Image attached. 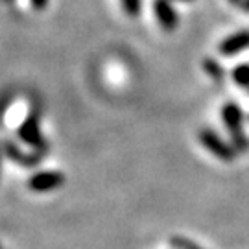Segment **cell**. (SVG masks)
<instances>
[{
	"label": "cell",
	"instance_id": "6da1fadb",
	"mask_svg": "<svg viewBox=\"0 0 249 249\" xmlns=\"http://www.w3.org/2000/svg\"><path fill=\"white\" fill-rule=\"evenodd\" d=\"M220 116L222 122L225 124L227 131H229V142L238 153H246L249 151V139L244 133V111L238 104L234 102H227L225 106L220 109Z\"/></svg>",
	"mask_w": 249,
	"mask_h": 249
},
{
	"label": "cell",
	"instance_id": "7a4b0ae2",
	"mask_svg": "<svg viewBox=\"0 0 249 249\" xmlns=\"http://www.w3.org/2000/svg\"><path fill=\"white\" fill-rule=\"evenodd\" d=\"M197 139H199V142L205 150L211 151L214 157L220 159L222 162H232L238 155V151L232 148V144L223 141L222 137L211 127H201L199 133H197Z\"/></svg>",
	"mask_w": 249,
	"mask_h": 249
},
{
	"label": "cell",
	"instance_id": "3957f363",
	"mask_svg": "<svg viewBox=\"0 0 249 249\" xmlns=\"http://www.w3.org/2000/svg\"><path fill=\"white\" fill-rule=\"evenodd\" d=\"M17 133L18 139L34 150H45V146H48V144H45V139L41 133V125H39V116L36 113H30L26 116V120L20 124Z\"/></svg>",
	"mask_w": 249,
	"mask_h": 249
},
{
	"label": "cell",
	"instance_id": "277c9868",
	"mask_svg": "<svg viewBox=\"0 0 249 249\" xmlns=\"http://www.w3.org/2000/svg\"><path fill=\"white\" fill-rule=\"evenodd\" d=\"M65 185V176L61 172L55 170H46V172H37L32 178L28 179V188L32 192L43 194V192H50L53 188Z\"/></svg>",
	"mask_w": 249,
	"mask_h": 249
},
{
	"label": "cell",
	"instance_id": "5b68a950",
	"mask_svg": "<svg viewBox=\"0 0 249 249\" xmlns=\"http://www.w3.org/2000/svg\"><path fill=\"white\" fill-rule=\"evenodd\" d=\"M153 11H155V18H157L159 26L164 32H174L178 28L179 18L174 6H172V0H155Z\"/></svg>",
	"mask_w": 249,
	"mask_h": 249
},
{
	"label": "cell",
	"instance_id": "8992f818",
	"mask_svg": "<svg viewBox=\"0 0 249 249\" xmlns=\"http://www.w3.org/2000/svg\"><path fill=\"white\" fill-rule=\"evenodd\" d=\"M249 48V30H240V32H236V34H232V36L225 37L220 46H218V50L222 55H234V53H240L244 50H248Z\"/></svg>",
	"mask_w": 249,
	"mask_h": 249
},
{
	"label": "cell",
	"instance_id": "52a82bcc",
	"mask_svg": "<svg viewBox=\"0 0 249 249\" xmlns=\"http://www.w3.org/2000/svg\"><path fill=\"white\" fill-rule=\"evenodd\" d=\"M2 150L8 155V159H11L13 162L20 164V166H24V168L37 166V164L41 162V157H43V153H32V155H28V153L18 150L11 141H4V142H2Z\"/></svg>",
	"mask_w": 249,
	"mask_h": 249
},
{
	"label": "cell",
	"instance_id": "ba28073f",
	"mask_svg": "<svg viewBox=\"0 0 249 249\" xmlns=\"http://www.w3.org/2000/svg\"><path fill=\"white\" fill-rule=\"evenodd\" d=\"M203 71L214 83H222V81L225 80V69H223L222 65H220V61H216L214 57H205Z\"/></svg>",
	"mask_w": 249,
	"mask_h": 249
},
{
	"label": "cell",
	"instance_id": "9c48e42d",
	"mask_svg": "<svg viewBox=\"0 0 249 249\" xmlns=\"http://www.w3.org/2000/svg\"><path fill=\"white\" fill-rule=\"evenodd\" d=\"M232 81L242 87V89H249V63H242V65H236L231 72Z\"/></svg>",
	"mask_w": 249,
	"mask_h": 249
},
{
	"label": "cell",
	"instance_id": "30bf717a",
	"mask_svg": "<svg viewBox=\"0 0 249 249\" xmlns=\"http://www.w3.org/2000/svg\"><path fill=\"white\" fill-rule=\"evenodd\" d=\"M170 246H172V249H203L199 244L192 242L187 236H179V234L170 238Z\"/></svg>",
	"mask_w": 249,
	"mask_h": 249
},
{
	"label": "cell",
	"instance_id": "8fae6325",
	"mask_svg": "<svg viewBox=\"0 0 249 249\" xmlns=\"http://www.w3.org/2000/svg\"><path fill=\"white\" fill-rule=\"evenodd\" d=\"M122 6L124 11L129 17H139L141 11H142V0H122Z\"/></svg>",
	"mask_w": 249,
	"mask_h": 249
},
{
	"label": "cell",
	"instance_id": "7c38bea8",
	"mask_svg": "<svg viewBox=\"0 0 249 249\" xmlns=\"http://www.w3.org/2000/svg\"><path fill=\"white\" fill-rule=\"evenodd\" d=\"M30 4H32V8L41 11V9H45L48 6V0H30Z\"/></svg>",
	"mask_w": 249,
	"mask_h": 249
},
{
	"label": "cell",
	"instance_id": "4fadbf2b",
	"mask_svg": "<svg viewBox=\"0 0 249 249\" xmlns=\"http://www.w3.org/2000/svg\"><path fill=\"white\" fill-rule=\"evenodd\" d=\"M242 8H244V11L249 13V0H244V2H242Z\"/></svg>",
	"mask_w": 249,
	"mask_h": 249
},
{
	"label": "cell",
	"instance_id": "5bb4252c",
	"mask_svg": "<svg viewBox=\"0 0 249 249\" xmlns=\"http://www.w3.org/2000/svg\"><path fill=\"white\" fill-rule=\"evenodd\" d=\"M229 2H231L232 6H242V2H244V0H229Z\"/></svg>",
	"mask_w": 249,
	"mask_h": 249
},
{
	"label": "cell",
	"instance_id": "9a60e30c",
	"mask_svg": "<svg viewBox=\"0 0 249 249\" xmlns=\"http://www.w3.org/2000/svg\"><path fill=\"white\" fill-rule=\"evenodd\" d=\"M174 2H190V0H174Z\"/></svg>",
	"mask_w": 249,
	"mask_h": 249
},
{
	"label": "cell",
	"instance_id": "2e32d148",
	"mask_svg": "<svg viewBox=\"0 0 249 249\" xmlns=\"http://www.w3.org/2000/svg\"><path fill=\"white\" fill-rule=\"evenodd\" d=\"M248 94H249V89H248Z\"/></svg>",
	"mask_w": 249,
	"mask_h": 249
},
{
	"label": "cell",
	"instance_id": "e0dca14e",
	"mask_svg": "<svg viewBox=\"0 0 249 249\" xmlns=\"http://www.w3.org/2000/svg\"><path fill=\"white\" fill-rule=\"evenodd\" d=\"M0 159H2V157H0Z\"/></svg>",
	"mask_w": 249,
	"mask_h": 249
}]
</instances>
